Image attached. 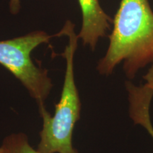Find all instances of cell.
<instances>
[{
    "label": "cell",
    "instance_id": "5b68a950",
    "mask_svg": "<svg viewBox=\"0 0 153 153\" xmlns=\"http://www.w3.org/2000/svg\"><path fill=\"white\" fill-rule=\"evenodd\" d=\"M5 153H39L31 146L24 133H12L4 139L1 145Z\"/></svg>",
    "mask_w": 153,
    "mask_h": 153
},
{
    "label": "cell",
    "instance_id": "ba28073f",
    "mask_svg": "<svg viewBox=\"0 0 153 153\" xmlns=\"http://www.w3.org/2000/svg\"><path fill=\"white\" fill-rule=\"evenodd\" d=\"M0 153H5L4 152V149L2 147H0Z\"/></svg>",
    "mask_w": 153,
    "mask_h": 153
},
{
    "label": "cell",
    "instance_id": "277c9868",
    "mask_svg": "<svg viewBox=\"0 0 153 153\" xmlns=\"http://www.w3.org/2000/svg\"><path fill=\"white\" fill-rule=\"evenodd\" d=\"M82 16V28L77 37L84 45L94 51L101 38L106 36L113 19L105 12L99 0H77Z\"/></svg>",
    "mask_w": 153,
    "mask_h": 153
},
{
    "label": "cell",
    "instance_id": "6da1fadb",
    "mask_svg": "<svg viewBox=\"0 0 153 153\" xmlns=\"http://www.w3.org/2000/svg\"><path fill=\"white\" fill-rule=\"evenodd\" d=\"M109 44L97 70L109 76L123 62L126 77L133 79L141 69L153 64V11L148 0H120L113 19Z\"/></svg>",
    "mask_w": 153,
    "mask_h": 153
},
{
    "label": "cell",
    "instance_id": "9c48e42d",
    "mask_svg": "<svg viewBox=\"0 0 153 153\" xmlns=\"http://www.w3.org/2000/svg\"><path fill=\"white\" fill-rule=\"evenodd\" d=\"M149 134H150V135H151V137H152V138L153 139V131H150V133H149Z\"/></svg>",
    "mask_w": 153,
    "mask_h": 153
},
{
    "label": "cell",
    "instance_id": "7a4b0ae2",
    "mask_svg": "<svg viewBox=\"0 0 153 153\" xmlns=\"http://www.w3.org/2000/svg\"><path fill=\"white\" fill-rule=\"evenodd\" d=\"M53 36L68 38V43L62 53L65 60V72L60 98L55 105L54 114L51 116L45 105L38 106L43 126L36 150L39 153H79L72 144L74 126L79 120L82 109L74 78V59L79 41L75 25L68 20L60 31Z\"/></svg>",
    "mask_w": 153,
    "mask_h": 153
},
{
    "label": "cell",
    "instance_id": "8992f818",
    "mask_svg": "<svg viewBox=\"0 0 153 153\" xmlns=\"http://www.w3.org/2000/svg\"><path fill=\"white\" fill-rule=\"evenodd\" d=\"M145 83V85L153 90V64L151 65L146 73L143 76Z\"/></svg>",
    "mask_w": 153,
    "mask_h": 153
},
{
    "label": "cell",
    "instance_id": "3957f363",
    "mask_svg": "<svg viewBox=\"0 0 153 153\" xmlns=\"http://www.w3.org/2000/svg\"><path fill=\"white\" fill-rule=\"evenodd\" d=\"M53 37L44 30H38L0 41V65L22 83L38 106L45 105L53 83L48 70L36 65L30 54L41 44L48 43Z\"/></svg>",
    "mask_w": 153,
    "mask_h": 153
},
{
    "label": "cell",
    "instance_id": "52a82bcc",
    "mask_svg": "<svg viewBox=\"0 0 153 153\" xmlns=\"http://www.w3.org/2000/svg\"><path fill=\"white\" fill-rule=\"evenodd\" d=\"M9 8L11 14L13 15L18 14L22 8L21 0H9Z\"/></svg>",
    "mask_w": 153,
    "mask_h": 153
}]
</instances>
